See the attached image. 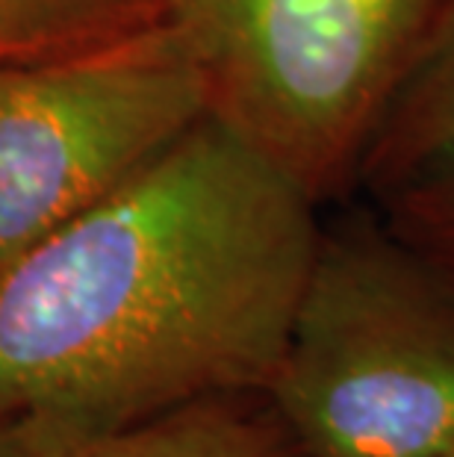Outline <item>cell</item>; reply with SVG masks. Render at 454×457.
Returning a JSON list of instances; mask_svg holds the SVG:
<instances>
[{
  "label": "cell",
  "mask_w": 454,
  "mask_h": 457,
  "mask_svg": "<svg viewBox=\"0 0 454 457\" xmlns=\"http://www.w3.org/2000/svg\"><path fill=\"white\" fill-rule=\"evenodd\" d=\"M318 207L207 112L0 269V431L15 457L268 393L322 239Z\"/></svg>",
  "instance_id": "6da1fadb"
},
{
  "label": "cell",
  "mask_w": 454,
  "mask_h": 457,
  "mask_svg": "<svg viewBox=\"0 0 454 457\" xmlns=\"http://www.w3.org/2000/svg\"><path fill=\"white\" fill-rule=\"evenodd\" d=\"M266 395L304 457L454 452V269L381 212L322 225Z\"/></svg>",
  "instance_id": "7a4b0ae2"
},
{
  "label": "cell",
  "mask_w": 454,
  "mask_h": 457,
  "mask_svg": "<svg viewBox=\"0 0 454 457\" xmlns=\"http://www.w3.org/2000/svg\"><path fill=\"white\" fill-rule=\"evenodd\" d=\"M451 0H180L207 112L318 204L363 154Z\"/></svg>",
  "instance_id": "3957f363"
},
{
  "label": "cell",
  "mask_w": 454,
  "mask_h": 457,
  "mask_svg": "<svg viewBox=\"0 0 454 457\" xmlns=\"http://www.w3.org/2000/svg\"><path fill=\"white\" fill-rule=\"evenodd\" d=\"M207 115L175 21L0 65V269L119 189Z\"/></svg>",
  "instance_id": "277c9868"
},
{
  "label": "cell",
  "mask_w": 454,
  "mask_h": 457,
  "mask_svg": "<svg viewBox=\"0 0 454 457\" xmlns=\"http://www.w3.org/2000/svg\"><path fill=\"white\" fill-rule=\"evenodd\" d=\"M45 457H304L266 393L216 395Z\"/></svg>",
  "instance_id": "5b68a950"
},
{
  "label": "cell",
  "mask_w": 454,
  "mask_h": 457,
  "mask_svg": "<svg viewBox=\"0 0 454 457\" xmlns=\"http://www.w3.org/2000/svg\"><path fill=\"white\" fill-rule=\"evenodd\" d=\"M449 151H454V0L384 112L354 189L375 198Z\"/></svg>",
  "instance_id": "8992f818"
},
{
  "label": "cell",
  "mask_w": 454,
  "mask_h": 457,
  "mask_svg": "<svg viewBox=\"0 0 454 457\" xmlns=\"http://www.w3.org/2000/svg\"><path fill=\"white\" fill-rule=\"evenodd\" d=\"M166 21L171 0H0V65L89 51Z\"/></svg>",
  "instance_id": "52a82bcc"
},
{
  "label": "cell",
  "mask_w": 454,
  "mask_h": 457,
  "mask_svg": "<svg viewBox=\"0 0 454 457\" xmlns=\"http://www.w3.org/2000/svg\"><path fill=\"white\" fill-rule=\"evenodd\" d=\"M372 201L399 237L454 269V151L419 165Z\"/></svg>",
  "instance_id": "ba28073f"
},
{
  "label": "cell",
  "mask_w": 454,
  "mask_h": 457,
  "mask_svg": "<svg viewBox=\"0 0 454 457\" xmlns=\"http://www.w3.org/2000/svg\"><path fill=\"white\" fill-rule=\"evenodd\" d=\"M0 457H15L12 454V445H9V440H6V434L0 431Z\"/></svg>",
  "instance_id": "9c48e42d"
},
{
  "label": "cell",
  "mask_w": 454,
  "mask_h": 457,
  "mask_svg": "<svg viewBox=\"0 0 454 457\" xmlns=\"http://www.w3.org/2000/svg\"><path fill=\"white\" fill-rule=\"evenodd\" d=\"M171 4H175V12H177V6H180V0H171Z\"/></svg>",
  "instance_id": "30bf717a"
},
{
  "label": "cell",
  "mask_w": 454,
  "mask_h": 457,
  "mask_svg": "<svg viewBox=\"0 0 454 457\" xmlns=\"http://www.w3.org/2000/svg\"><path fill=\"white\" fill-rule=\"evenodd\" d=\"M442 457H454V452H449V454H442Z\"/></svg>",
  "instance_id": "8fae6325"
}]
</instances>
